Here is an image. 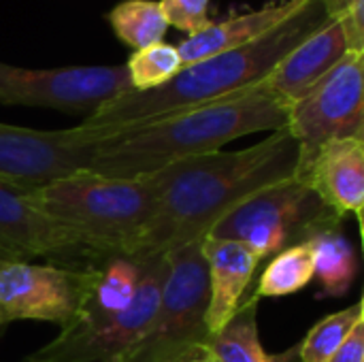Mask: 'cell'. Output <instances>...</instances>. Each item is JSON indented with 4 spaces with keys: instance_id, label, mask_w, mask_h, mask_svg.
<instances>
[{
    "instance_id": "6da1fadb",
    "label": "cell",
    "mask_w": 364,
    "mask_h": 362,
    "mask_svg": "<svg viewBox=\"0 0 364 362\" xmlns=\"http://www.w3.org/2000/svg\"><path fill=\"white\" fill-rule=\"evenodd\" d=\"M299 143L288 126L239 151H211L149 173L154 213L130 258L147 260L203 241L237 207L296 175Z\"/></svg>"
},
{
    "instance_id": "7a4b0ae2",
    "label": "cell",
    "mask_w": 364,
    "mask_h": 362,
    "mask_svg": "<svg viewBox=\"0 0 364 362\" xmlns=\"http://www.w3.org/2000/svg\"><path fill=\"white\" fill-rule=\"evenodd\" d=\"M288 124V105L264 81L213 102L151 122L98 130L90 173L105 177H145L173 162L220 151L226 143Z\"/></svg>"
},
{
    "instance_id": "3957f363",
    "label": "cell",
    "mask_w": 364,
    "mask_h": 362,
    "mask_svg": "<svg viewBox=\"0 0 364 362\" xmlns=\"http://www.w3.org/2000/svg\"><path fill=\"white\" fill-rule=\"evenodd\" d=\"M328 19L331 15L324 0H303L290 17L256 41L188 64L168 83L156 90H130L105 102L98 111L85 117L81 126L113 130L143 124L247 90L264 81L296 45Z\"/></svg>"
},
{
    "instance_id": "277c9868",
    "label": "cell",
    "mask_w": 364,
    "mask_h": 362,
    "mask_svg": "<svg viewBox=\"0 0 364 362\" xmlns=\"http://www.w3.org/2000/svg\"><path fill=\"white\" fill-rule=\"evenodd\" d=\"M28 201L96 258H130L156 205L151 175L124 179L90 171L26 192Z\"/></svg>"
},
{
    "instance_id": "5b68a950",
    "label": "cell",
    "mask_w": 364,
    "mask_h": 362,
    "mask_svg": "<svg viewBox=\"0 0 364 362\" xmlns=\"http://www.w3.org/2000/svg\"><path fill=\"white\" fill-rule=\"evenodd\" d=\"M207 267L203 241L168 254L160 303L141 339L122 362H190L205 356Z\"/></svg>"
},
{
    "instance_id": "8992f818",
    "label": "cell",
    "mask_w": 364,
    "mask_h": 362,
    "mask_svg": "<svg viewBox=\"0 0 364 362\" xmlns=\"http://www.w3.org/2000/svg\"><path fill=\"white\" fill-rule=\"evenodd\" d=\"M341 222L309 186L292 177L237 207L211 230V237L239 241L262 260Z\"/></svg>"
},
{
    "instance_id": "52a82bcc",
    "label": "cell",
    "mask_w": 364,
    "mask_h": 362,
    "mask_svg": "<svg viewBox=\"0 0 364 362\" xmlns=\"http://www.w3.org/2000/svg\"><path fill=\"white\" fill-rule=\"evenodd\" d=\"M168 271V254L143 260V275L130 305L102 316H81L26 362H122L154 318Z\"/></svg>"
},
{
    "instance_id": "ba28073f",
    "label": "cell",
    "mask_w": 364,
    "mask_h": 362,
    "mask_svg": "<svg viewBox=\"0 0 364 362\" xmlns=\"http://www.w3.org/2000/svg\"><path fill=\"white\" fill-rule=\"evenodd\" d=\"M286 126L299 143L296 175L326 143L364 139V51H350L303 98L292 102Z\"/></svg>"
},
{
    "instance_id": "9c48e42d",
    "label": "cell",
    "mask_w": 364,
    "mask_h": 362,
    "mask_svg": "<svg viewBox=\"0 0 364 362\" xmlns=\"http://www.w3.org/2000/svg\"><path fill=\"white\" fill-rule=\"evenodd\" d=\"M134 90L126 64L23 68L0 62V105L41 107L90 117L105 102Z\"/></svg>"
},
{
    "instance_id": "30bf717a",
    "label": "cell",
    "mask_w": 364,
    "mask_h": 362,
    "mask_svg": "<svg viewBox=\"0 0 364 362\" xmlns=\"http://www.w3.org/2000/svg\"><path fill=\"white\" fill-rule=\"evenodd\" d=\"M94 282V265L70 269L0 258V326L41 320L64 329L83 314Z\"/></svg>"
},
{
    "instance_id": "8fae6325",
    "label": "cell",
    "mask_w": 364,
    "mask_h": 362,
    "mask_svg": "<svg viewBox=\"0 0 364 362\" xmlns=\"http://www.w3.org/2000/svg\"><path fill=\"white\" fill-rule=\"evenodd\" d=\"M98 130H32L0 122V181L34 190L64 175L87 171Z\"/></svg>"
},
{
    "instance_id": "7c38bea8",
    "label": "cell",
    "mask_w": 364,
    "mask_h": 362,
    "mask_svg": "<svg viewBox=\"0 0 364 362\" xmlns=\"http://www.w3.org/2000/svg\"><path fill=\"white\" fill-rule=\"evenodd\" d=\"M296 179L309 186L341 220L354 215L363 222L364 139H337L326 143Z\"/></svg>"
},
{
    "instance_id": "4fadbf2b",
    "label": "cell",
    "mask_w": 364,
    "mask_h": 362,
    "mask_svg": "<svg viewBox=\"0 0 364 362\" xmlns=\"http://www.w3.org/2000/svg\"><path fill=\"white\" fill-rule=\"evenodd\" d=\"M352 49L339 19H328L322 28L296 45L264 79L267 87L288 107L303 98L320 79H324Z\"/></svg>"
},
{
    "instance_id": "5bb4252c",
    "label": "cell",
    "mask_w": 364,
    "mask_h": 362,
    "mask_svg": "<svg viewBox=\"0 0 364 362\" xmlns=\"http://www.w3.org/2000/svg\"><path fill=\"white\" fill-rule=\"evenodd\" d=\"M79 250L77 241L47 220L26 196V190L0 181V258L60 256Z\"/></svg>"
},
{
    "instance_id": "9a60e30c",
    "label": "cell",
    "mask_w": 364,
    "mask_h": 362,
    "mask_svg": "<svg viewBox=\"0 0 364 362\" xmlns=\"http://www.w3.org/2000/svg\"><path fill=\"white\" fill-rule=\"evenodd\" d=\"M203 256L207 267V333L215 335L241 307L260 258L232 239L205 237Z\"/></svg>"
},
{
    "instance_id": "2e32d148",
    "label": "cell",
    "mask_w": 364,
    "mask_h": 362,
    "mask_svg": "<svg viewBox=\"0 0 364 362\" xmlns=\"http://www.w3.org/2000/svg\"><path fill=\"white\" fill-rule=\"evenodd\" d=\"M301 4L303 0H271L256 11L232 13L222 21H211L205 30L186 36L177 45L181 64L188 66L209 55L256 41L258 36L273 30L277 23H282L286 17H290Z\"/></svg>"
},
{
    "instance_id": "e0dca14e",
    "label": "cell",
    "mask_w": 364,
    "mask_h": 362,
    "mask_svg": "<svg viewBox=\"0 0 364 362\" xmlns=\"http://www.w3.org/2000/svg\"><path fill=\"white\" fill-rule=\"evenodd\" d=\"M205 354L213 362H299L296 348L279 356L262 348L256 297L241 303L237 314L215 335H209Z\"/></svg>"
},
{
    "instance_id": "ac0fdd59",
    "label": "cell",
    "mask_w": 364,
    "mask_h": 362,
    "mask_svg": "<svg viewBox=\"0 0 364 362\" xmlns=\"http://www.w3.org/2000/svg\"><path fill=\"white\" fill-rule=\"evenodd\" d=\"M314 252V277L320 282V297L341 299L358 275V256L341 226L324 228L307 239Z\"/></svg>"
},
{
    "instance_id": "d6986e66",
    "label": "cell",
    "mask_w": 364,
    "mask_h": 362,
    "mask_svg": "<svg viewBox=\"0 0 364 362\" xmlns=\"http://www.w3.org/2000/svg\"><path fill=\"white\" fill-rule=\"evenodd\" d=\"M107 19L115 36L134 51L162 43L168 30L158 0H124L109 11Z\"/></svg>"
},
{
    "instance_id": "ffe728a7",
    "label": "cell",
    "mask_w": 364,
    "mask_h": 362,
    "mask_svg": "<svg viewBox=\"0 0 364 362\" xmlns=\"http://www.w3.org/2000/svg\"><path fill=\"white\" fill-rule=\"evenodd\" d=\"M314 280V252L307 241L290 245L273 256L258 280L254 297L279 299L301 292Z\"/></svg>"
},
{
    "instance_id": "44dd1931",
    "label": "cell",
    "mask_w": 364,
    "mask_h": 362,
    "mask_svg": "<svg viewBox=\"0 0 364 362\" xmlns=\"http://www.w3.org/2000/svg\"><path fill=\"white\" fill-rule=\"evenodd\" d=\"M360 322H364L363 301H356L352 307L322 318L309 329L296 348L299 362H326L346 344V339Z\"/></svg>"
},
{
    "instance_id": "7402d4cb",
    "label": "cell",
    "mask_w": 364,
    "mask_h": 362,
    "mask_svg": "<svg viewBox=\"0 0 364 362\" xmlns=\"http://www.w3.org/2000/svg\"><path fill=\"white\" fill-rule=\"evenodd\" d=\"M126 68H128L132 87L139 92H147V90H156L168 83L183 68V64H181L177 45L162 41V43L136 49L126 62Z\"/></svg>"
},
{
    "instance_id": "603a6c76",
    "label": "cell",
    "mask_w": 364,
    "mask_h": 362,
    "mask_svg": "<svg viewBox=\"0 0 364 362\" xmlns=\"http://www.w3.org/2000/svg\"><path fill=\"white\" fill-rule=\"evenodd\" d=\"M164 17L168 21V28H177L181 32L196 34L205 30L211 23L209 17V2L211 0H158Z\"/></svg>"
},
{
    "instance_id": "cb8c5ba5",
    "label": "cell",
    "mask_w": 364,
    "mask_h": 362,
    "mask_svg": "<svg viewBox=\"0 0 364 362\" xmlns=\"http://www.w3.org/2000/svg\"><path fill=\"white\" fill-rule=\"evenodd\" d=\"M328 15L339 19L354 51H364V0H324Z\"/></svg>"
},
{
    "instance_id": "d4e9b609",
    "label": "cell",
    "mask_w": 364,
    "mask_h": 362,
    "mask_svg": "<svg viewBox=\"0 0 364 362\" xmlns=\"http://www.w3.org/2000/svg\"><path fill=\"white\" fill-rule=\"evenodd\" d=\"M326 362H364V322H360L346 344Z\"/></svg>"
},
{
    "instance_id": "484cf974",
    "label": "cell",
    "mask_w": 364,
    "mask_h": 362,
    "mask_svg": "<svg viewBox=\"0 0 364 362\" xmlns=\"http://www.w3.org/2000/svg\"><path fill=\"white\" fill-rule=\"evenodd\" d=\"M190 362H213V361H211V358L205 354V356H200V358H194V361H190Z\"/></svg>"
},
{
    "instance_id": "4316f807",
    "label": "cell",
    "mask_w": 364,
    "mask_h": 362,
    "mask_svg": "<svg viewBox=\"0 0 364 362\" xmlns=\"http://www.w3.org/2000/svg\"><path fill=\"white\" fill-rule=\"evenodd\" d=\"M0 331H2V326H0Z\"/></svg>"
}]
</instances>
